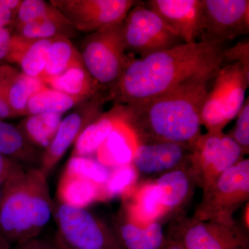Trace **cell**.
<instances>
[{
  "label": "cell",
  "instance_id": "1",
  "mask_svg": "<svg viewBox=\"0 0 249 249\" xmlns=\"http://www.w3.org/2000/svg\"><path fill=\"white\" fill-rule=\"evenodd\" d=\"M218 71L194 77L157 97L123 104L124 124L137 143L173 142L192 150L202 134L201 109Z\"/></svg>",
  "mask_w": 249,
  "mask_h": 249
},
{
  "label": "cell",
  "instance_id": "2",
  "mask_svg": "<svg viewBox=\"0 0 249 249\" xmlns=\"http://www.w3.org/2000/svg\"><path fill=\"white\" fill-rule=\"evenodd\" d=\"M222 44L183 43L143 58H132L109 100L118 104L140 102L175 89L199 75L224 65Z\"/></svg>",
  "mask_w": 249,
  "mask_h": 249
},
{
  "label": "cell",
  "instance_id": "3",
  "mask_svg": "<svg viewBox=\"0 0 249 249\" xmlns=\"http://www.w3.org/2000/svg\"><path fill=\"white\" fill-rule=\"evenodd\" d=\"M47 176L24 168L4 181L0 199V235L11 244L38 237L53 216Z\"/></svg>",
  "mask_w": 249,
  "mask_h": 249
},
{
  "label": "cell",
  "instance_id": "4",
  "mask_svg": "<svg viewBox=\"0 0 249 249\" xmlns=\"http://www.w3.org/2000/svg\"><path fill=\"white\" fill-rule=\"evenodd\" d=\"M123 21L88 34L80 46L85 68L100 88L109 93L116 88L133 58L127 54Z\"/></svg>",
  "mask_w": 249,
  "mask_h": 249
},
{
  "label": "cell",
  "instance_id": "5",
  "mask_svg": "<svg viewBox=\"0 0 249 249\" xmlns=\"http://www.w3.org/2000/svg\"><path fill=\"white\" fill-rule=\"evenodd\" d=\"M249 74L239 62L222 65L214 76L200 112L208 132H223L237 117L246 100Z\"/></svg>",
  "mask_w": 249,
  "mask_h": 249
},
{
  "label": "cell",
  "instance_id": "6",
  "mask_svg": "<svg viewBox=\"0 0 249 249\" xmlns=\"http://www.w3.org/2000/svg\"><path fill=\"white\" fill-rule=\"evenodd\" d=\"M249 199V160L243 158L203 190L193 217L200 220L234 223V213Z\"/></svg>",
  "mask_w": 249,
  "mask_h": 249
},
{
  "label": "cell",
  "instance_id": "7",
  "mask_svg": "<svg viewBox=\"0 0 249 249\" xmlns=\"http://www.w3.org/2000/svg\"><path fill=\"white\" fill-rule=\"evenodd\" d=\"M170 240L184 249H249L248 231L237 222L227 224L178 217L170 224Z\"/></svg>",
  "mask_w": 249,
  "mask_h": 249
},
{
  "label": "cell",
  "instance_id": "8",
  "mask_svg": "<svg viewBox=\"0 0 249 249\" xmlns=\"http://www.w3.org/2000/svg\"><path fill=\"white\" fill-rule=\"evenodd\" d=\"M57 237L65 245L80 249H123L112 228L86 209L54 204Z\"/></svg>",
  "mask_w": 249,
  "mask_h": 249
},
{
  "label": "cell",
  "instance_id": "9",
  "mask_svg": "<svg viewBox=\"0 0 249 249\" xmlns=\"http://www.w3.org/2000/svg\"><path fill=\"white\" fill-rule=\"evenodd\" d=\"M245 155L242 147L228 134L207 132L201 134L192 148L189 170L196 186L203 191Z\"/></svg>",
  "mask_w": 249,
  "mask_h": 249
},
{
  "label": "cell",
  "instance_id": "10",
  "mask_svg": "<svg viewBox=\"0 0 249 249\" xmlns=\"http://www.w3.org/2000/svg\"><path fill=\"white\" fill-rule=\"evenodd\" d=\"M127 52L143 58L184 43L158 15L138 1L123 21Z\"/></svg>",
  "mask_w": 249,
  "mask_h": 249
},
{
  "label": "cell",
  "instance_id": "11",
  "mask_svg": "<svg viewBox=\"0 0 249 249\" xmlns=\"http://www.w3.org/2000/svg\"><path fill=\"white\" fill-rule=\"evenodd\" d=\"M109 101L107 91H102L74 108L62 119L58 131L48 148L43 152L40 169L48 176L68 149L74 145L82 132L104 112Z\"/></svg>",
  "mask_w": 249,
  "mask_h": 249
},
{
  "label": "cell",
  "instance_id": "12",
  "mask_svg": "<svg viewBox=\"0 0 249 249\" xmlns=\"http://www.w3.org/2000/svg\"><path fill=\"white\" fill-rule=\"evenodd\" d=\"M77 31L90 34L122 22L135 0H50Z\"/></svg>",
  "mask_w": 249,
  "mask_h": 249
},
{
  "label": "cell",
  "instance_id": "13",
  "mask_svg": "<svg viewBox=\"0 0 249 249\" xmlns=\"http://www.w3.org/2000/svg\"><path fill=\"white\" fill-rule=\"evenodd\" d=\"M201 41L224 45L249 33V0H203Z\"/></svg>",
  "mask_w": 249,
  "mask_h": 249
},
{
  "label": "cell",
  "instance_id": "14",
  "mask_svg": "<svg viewBox=\"0 0 249 249\" xmlns=\"http://www.w3.org/2000/svg\"><path fill=\"white\" fill-rule=\"evenodd\" d=\"M146 7L158 15L184 43L196 42L203 29V0H148Z\"/></svg>",
  "mask_w": 249,
  "mask_h": 249
},
{
  "label": "cell",
  "instance_id": "15",
  "mask_svg": "<svg viewBox=\"0 0 249 249\" xmlns=\"http://www.w3.org/2000/svg\"><path fill=\"white\" fill-rule=\"evenodd\" d=\"M191 155V149L181 144H137L132 164L138 175L160 177L174 170L189 169Z\"/></svg>",
  "mask_w": 249,
  "mask_h": 249
},
{
  "label": "cell",
  "instance_id": "16",
  "mask_svg": "<svg viewBox=\"0 0 249 249\" xmlns=\"http://www.w3.org/2000/svg\"><path fill=\"white\" fill-rule=\"evenodd\" d=\"M0 81L3 93L16 117L25 116L29 100L47 88L40 78L27 76L8 65H0Z\"/></svg>",
  "mask_w": 249,
  "mask_h": 249
},
{
  "label": "cell",
  "instance_id": "17",
  "mask_svg": "<svg viewBox=\"0 0 249 249\" xmlns=\"http://www.w3.org/2000/svg\"><path fill=\"white\" fill-rule=\"evenodd\" d=\"M112 229L123 249H161L168 242L158 221L140 227L124 211L116 217Z\"/></svg>",
  "mask_w": 249,
  "mask_h": 249
},
{
  "label": "cell",
  "instance_id": "18",
  "mask_svg": "<svg viewBox=\"0 0 249 249\" xmlns=\"http://www.w3.org/2000/svg\"><path fill=\"white\" fill-rule=\"evenodd\" d=\"M52 40H31L12 34L6 61L17 64L27 76L40 78Z\"/></svg>",
  "mask_w": 249,
  "mask_h": 249
},
{
  "label": "cell",
  "instance_id": "19",
  "mask_svg": "<svg viewBox=\"0 0 249 249\" xmlns=\"http://www.w3.org/2000/svg\"><path fill=\"white\" fill-rule=\"evenodd\" d=\"M124 105L114 103L109 111L103 112L82 132L73 145L71 156L94 157L108 135L116 126L124 122Z\"/></svg>",
  "mask_w": 249,
  "mask_h": 249
},
{
  "label": "cell",
  "instance_id": "20",
  "mask_svg": "<svg viewBox=\"0 0 249 249\" xmlns=\"http://www.w3.org/2000/svg\"><path fill=\"white\" fill-rule=\"evenodd\" d=\"M165 214L178 210L191 197L196 181L189 169L174 170L159 177L155 181Z\"/></svg>",
  "mask_w": 249,
  "mask_h": 249
},
{
  "label": "cell",
  "instance_id": "21",
  "mask_svg": "<svg viewBox=\"0 0 249 249\" xmlns=\"http://www.w3.org/2000/svg\"><path fill=\"white\" fill-rule=\"evenodd\" d=\"M57 196L60 204L76 209H86L96 201L106 200L103 186L65 173L59 181Z\"/></svg>",
  "mask_w": 249,
  "mask_h": 249
},
{
  "label": "cell",
  "instance_id": "22",
  "mask_svg": "<svg viewBox=\"0 0 249 249\" xmlns=\"http://www.w3.org/2000/svg\"><path fill=\"white\" fill-rule=\"evenodd\" d=\"M0 154L26 168H39L42 155L28 142L17 125L1 119Z\"/></svg>",
  "mask_w": 249,
  "mask_h": 249
},
{
  "label": "cell",
  "instance_id": "23",
  "mask_svg": "<svg viewBox=\"0 0 249 249\" xmlns=\"http://www.w3.org/2000/svg\"><path fill=\"white\" fill-rule=\"evenodd\" d=\"M137 145L133 134L122 123L108 135L94 157L100 163L111 169L130 164Z\"/></svg>",
  "mask_w": 249,
  "mask_h": 249
},
{
  "label": "cell",
  "instance_id": "24",
  "mask_svg": "<svg viewBox=\"0 0 249 249\" xmlns=\"http://www.w3.org/2000/svg\"><path fill=\"white\" fill-rule=\"evenodd\" d=\"M124 212L131 221L142 227L163 217L164 210L155 183H147L139 189Z\"/></svg>",
  "mask_w": 249,
  "mask_h": 249
},
{
  "label": "cell",
  "instance_id": "25",
  "mask_svg": "<svg viewBox=\"0 0 249 249\" xmlns=\"http://www.w3.org/2000/svg\"><path fill=\"white\" fill-rule=\"evenodd\" d=\"M62 117L60 114L27 116L17 126L28 142L43 153L52 143Z\"/></svg>",
  "mask_w": 249,
  "mask_h": 249
},
{
  "label": "cell",
  "instance_id": "26",
  "mask_svg": "<svg viewBox=\"0 0 249 249\" xmlns=\"http://www.w3.org/2000/svg\"><path fill=\"white\" fill-rule=\"evenodd\" d=\"M45 85L70 96L87 99L103 91L85 65L72 67L60 76L47 80Z\"/></svg>",
  "mask_w": 249,
  "mask_h": 249
},
{
  "label": "cell",
  "instance_id": "27",
  "mask_svg": "<svg viewBox=\"0 0 249 249\" xmlns=\"http://www.w3.org/2000/svg\"><path fill=\"white\" fill-rule=\"evenodd\" d=\"M84 65L79 51L67 37L52 40L41 80L46 81L60 76L72 67Z\"/></svg>",
  "mask_w": 249,
  "mask_h": 249
},
{
  "label": "cell",
  "instance_id": "28",
  "mask_svg": "<svg viewBox=\"0 0 249 249\" xmlns=\"http://www.w3.org/2000/svg\"><path fill=\"white\" fill-rule=\"evenodd\" d=\"M87 100L88 99L70 96L47 87L36 93L29 100L25 116L40 114H63Z\"/></svg>",
  "mask_w": 249,
  "mask_h": 249
},
{
  "label": "cell",
  "instance_id": "29",
  "mask_svg": "<svg viewBox=\"0 0 249 249\" xmlns=\"http://www.w3.org/2000/svg\"><path fill=\"white\" fill-rule=\"evenodd\" d=\"M77 33L75 28L62 16L36 19L16 29L12 34L31 40H53L60 37L70 39Z\"/></svg>",
  "mask_w": 249,
  "mask_h": 249
},
{
  "label": "cell",
  "instance_id": "30",
  "mask_svg": "<svg viewBox=\"0 0 249 249\" xmlns=\"http://www.w3.org/2000/svg\"><path fill=\"white\" fill-rule=\"evenodd\" d=\"M111 170L92 157L71 156L63 173L86 178L103 186L107 182Z\"/></svg>",
  "mask_w": 249,
  "mask_h": 249
},
{
  "label": "cell",
  "instance_id": "31",
  "mask_svg": "<svg viewBox=\"0 0 249 249\" xmlns=\"http://www.w3.org/2000/svg\"><path fill=\"white\" fill-rule=\"evenodd\" d=\"M63 15L50 1L43 0H22L15 19L13 31L36 19L45 18H60Z\"/></svg>",
  "mask_w": 249,
  "mask_h": 249
},
{
  "label": "cell",
  "instance_id": "32",
  "mask_svg": "<svg viewBox=\"0 0 249 249\" xmlns=\"http://www.w3.org/2000/svg\"><path fill=\"white\" fill-rule=\"evenodd\" d=\"M138 175L132 163L111 168L107 182L103 186L106 199L126 194L135 184Z\"/></svg>",
  "mask_w": 249,
  "mask_h": 249
},
{
  "label": "cell",
  "instance_id": "33",
  "mask_svg": "<svg viewBox=\"0 0 249 249\" xmlns=\"http://www.w3.org/2000/svg\"><path fill=\"white\" fill-rule=\"evenodd\" d=\"M235 126L230 134H228L243 150L246 154L249 150V101L246 100L243 107L237 116Z\"/></svg>",
  "mask_w": 249,
  "mask_h": 249
},
{
  "label": "cell",
  "instance_id": "34",
  "mask_svg": "<svg viewBox=\"0 0 249 249\" xmlns=\"http://www.w3.org/2000/svg\"><path fill=\"white\" fill-rule=\"evenodd\" d=\"M224 65L239 62L249 74V40L242 41L235 46L224 49L223 52Z\"/></svg>",
  "mask_w": 249,
  "mask_h": 249
},
{
  "label": "cell",
  "instance_id": "35",
  "mask_svg": "<svg viewBox=\"0 0 249 249\" xmlns=\"http://www.w3.org/2000/svg\"><path fill=\"white\" fill-rule=\"evenodd\" d=\"M22 0H0V27H13Z\"/></svg>",
  "mask_w": 249,
  "mask_h": 249
},
{
  "label": "cell",
  "instance_id": "36",
  "mask_svg": "<svg viewBox=\"0 0 249 249\" xmlns=\"http://www.w3.org/2000/svg\"><path fill=\"white\" fill-rule=\"evenodd\" d=\"M24 168H27L0 154V179L4 181L11 175Z\"/></svg>",
  "mask_w": 249,
  "mask_h": 249
},
{
  "label": "cell",
  "instance_id": "37",
  "mask_svg": "<svg viewBox=\"0 0 249 249\" xmlns=\"http://www.w3.org/2000/svg\"><path fill=\"white\" fill-rule=\"evenodd\" d=\"M11 37L12 31L9 28H2L0 29V63L6 61Z\"/></svg>",
  "mask_w": 249,
  "mask_h": 249
},
{
  "label": "cell",
  "instance_id": "38",
  "mask_svg": "<svg viewBox=\"0 0 249 249\" xmlns=\"http://www.w3.org/2000/svg\"><path fill=\"white\" fill-rule=\"evenodd\" d=\"M16 245V249H57L55 245H52L47 241L40 240L38 237Z\"/></svg>",
  "mask_w": 249,
  "mask_h": 249
},
{
  "label": "cell",
  "instance_id": "39",
  "mask_svg": "<svg viewBox=\"0 0 249 249\" xmlns=\"http://www.w3.org/2000/svg\"><path fill=\"white\" fill-rule=\"evenodd\" d=\"M16 116L10 108L6 98L3 93L2 87L0 81V119L4 120L9 118H15Z\"/></svg>",
  "mask_w": 249,
  "mask_h": 249
},
{
  "label": "cell",
  "instance_id": "40",
  "mask_svg": "<svg viewBox=\"0 0 249 249\" xmlns=\"http://www.w3.org/2000/svg\"><path fill=\"white\" fill-rule=\"evenodd\" d=\"M161 249H184L182 246L178 243L175 241L170 240L168 239L166 245L164 246Z\"/></svg>",
  "mask_w": 249,
  "mask_h": 249
},
{
  "label": "cell",
  "instance_id": "41",
  "mask_svg": "<svg viewBox=\"0 0 249 249\" xmlns=\"http://www.w3.org/2000/svg\"><path fill=\"white\" fill-rule=\"evenodd\" d=\"M55 247H56L57 249H74L71 248V247H69L65 245V243L60 240V239L58 237H55Z\"/></svg>",
  "mask_w": 249,
  "mask_h": 249
},
{
  "label": "cell",
  "instance_id": "42",
  "mask_svg": "<svg viewBox=\"0 0 249 249\" xmlns=\"http://www.w3.org/2000/svg\"><path fill=\"white\" fill-rule=\"evenodd\" d=\"M0 249H11V245L1 235H0Z\"/></svg>",
  "mask_w": 249,
  "mask_h": 249
},
{
  "label": "cell",
  "instance_id": "43",
  "mask_svg": "<svg viewBox=\"0 0 249 249\" xmlns=\"http://www.w3.org/2000/svg\"><path fill=\"white\" fill-rule=\"evenodd\" d=\"M3 183H4V181L0 179V199H1V188H2Z\"/></svg>",
  "mask_w": 249,
  "mask_h": 249
}]
</instances>
